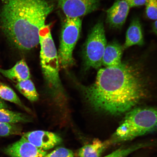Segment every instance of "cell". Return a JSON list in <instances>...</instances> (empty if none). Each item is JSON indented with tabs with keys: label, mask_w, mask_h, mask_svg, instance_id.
I'll return each mask as SVG.
<instances>
[{
	"label": "cell",
	"mask_w": 157,
	"mask_h": 157,
	"mask_svg": "<svg viewBox=\"0 0 157 157\" xmlns=\"http://www.w3.org/2000/svg\"><path fill=\"white\" fill-rule=\"evenodd\" d=\"M15 87L21 94L31 101H36L39 95L34 83L29 79L17 82Z\"/></svg>",
	"instance_id": "cell-16"
},
{
	"label": "cell",
	"mask_w": 157,
	"mask_h": 157,
	"mask_svg": "<svg viewBox=\"0 0 157 157\" xmlns=\"http://www.w3.org/2000/svg\"><path fill=\"white\" fill-rule=\"evenodd\" d=\"M110 145L109 140L102 142L96 139L92 144L85 145L80 148L78 151V156L79 157H100Z\"/></svg>",
	"instance_id": "cell-14"
},
{
	"label": "cell",
	"mask_w": 157,
	"mask_h": 157,
	"mask_svg": "<svg viewBox=\"0 0 157 157\" xmlns=\"http://www.w3.org/2000/svg\"><path fill=\"white\" fill-rule=\"evenodd\" d=\"M83 92L86 101L94 110L114 116L134 109L147 95L140 72L126 62L100 69L95 82L83 87Z\"/></svg>",
	"instance_id": "cell-1"
},
{
	"label": "cell",
	"mask_w": 157,
	"mask_h": 157,
	"mask_svg": "<svg viewBox=\"0 0 157 157\" xmlns=\"http://www.w3.org/2000/svg\"><path fill=\"white\" fill-rule=\"evenodd\" d=\"M81 19L66 17L63 25L58 54L59 64L67 68L74 62L73 52L79 39L82 24Z\"/></svg>",
	"instance_id": "cell-5"
},
{
	"label": "cell",
	"mask_w": 157,
	"mask_h": 157,
	"mask_svg": "<svg viewBox=\"0 0 157 157\" xmlns=\"http://www.w3.org/2000/svg\"><path fill=\"white\" fill-rule=\"evenodd\" d=\"M153 30L157 35V20L154 21L153 24Z\"/></svg>",
	"instance_id": "cell-24"
},
{
	"label": "cell",
	"mask_w": 157,
	"mask_h": 157,
	"mask_svg": "<svg viewBox=\"0 0 157 157\" xmlns=\"http://www.w3.org/2000/svg\"><path fill=\"white\" fill-rule=\"evenodd\" d=\"M125 113L109 140L111 145L131 140L157 130V108H134Z\"/></svg>",
	"instance_id": "cell-3"
},
{
	"label": "cell",
	"mask_w": 157,
	"mask_h": 157,
	"mask_svg": "<svg viewBox=\"0 0 157 157\" xmlns=\"http://www.w3.org/2000/svg\"><path fill=\"white\" fill-rule=\"evenodd\" d=\"M123 46L116 41L107 45L102 59V65L105 67L118 66L121 63L123 50Z\"/></svg>",
	"instance_id": "cell-11"
},
{
	"label": "cell",
	"mask_w": 157,
	"mask_h": 157,
	"mask_svg": "<svg viewBox=\"0 0 157 157\" xmlns=\"http://www.w3.org/2000/svg\"><path fill=\"white\" fill-rule=\"evenodd\" d=\"M146 13L149 19L157 20V0H146Z\"/></svg>",
	"instance_id": "cell-20"
},
{
	"label": "cell",
	"mask_w": 157,
	"mask_h": 157,
	"mask_svg": "<svg viewBox=\"0 0 157 157\" xmlns=\"http://www.w3.org/2000/svg\"><path fill=\"white\" fill-rule=\"evenodd\" d=\"M8 108V106L3 100L0 99V109H6Z\"/></svg>",
	"instance_id": "cell-23"
},
{
	"label": "cell",
	"mask_w": 157,
	"mask_h": 157,
	"mask_svg": "<svg viewBox=\"0 0 157 157\" xmlns=\"http://www.w3.org/2000/svg\"><path fill=\"white\" fill-rule=\"evenodd\" d=\"M2 1H7V0H2Z\"/></svg>",
	"instance_id": "cell-25"
},
{
	"label": "cell",
	"mask_w": 157,
	"mask_h": 157,
	"mask_svg": "<svg viewBox=\"0 0 157 157\" xmlns=\"http://www.w3.org/2000/svg\"><path fill=\"white\" fill-rule=\"evenodd\" d=\"M0 98L6 101L16 104L28 112L30 113L31 112L29 108L25 107L21 103L18 96L13 90L9 86L3 83H0Z\"/></svg>",
	"instance_id": "cell-17"
},
{
	"label": "cell",
	"mask_w": 157,
	"mask_h": 157,
	"mask_svg": "<svg viewBox=\"0 0 157 157\" xmlns=\"http://www.w3.org/2000/svg\"><path fill=\"white\" fill-rule=\"evenodd\" d=\"M45 157H75V156L71 150L64 147H59L47 154Z\"/></svg>",
	"instance_id": "cell-21"
},
{
	"label": "cell",
	"mask_w": 157,
	"mask_h": 157,
	"mask_svg": "<svg viewBox=\"0 0 157 157\" xmlns=\"http://www.w3.org/2000/svg\"><path fill=\"white\" fill-rule=\"evenodd\" d=\"M0 72L5 77L17 82L29 79L31 77L28 66L23 59L17 62L14 66L9 69L0 68Z\"/></svg>",
	"instance_id": "cell-12"
},
{
	"label": "cell",
	"mask_w": 157,
	"mask_h": 157,
	"mask_svg": "<svg viewBox=\"0 0 157 157\" xmlns=\"http://www.w3.org/2000/svg\"><path fill=\"white\" fill-rule=\"evenodd\" d=\"M32 118L25 114L9 110L6 109H0V122L17 124L19 123H29Z\"/></svg>",
	"instance_id": "cell-15"
},
{
	"label": "cell",
	"mask_w": 157,
	"mask_h": 157,
	"mask_svg": "<svg viewBox=\"0 0 157 157\" xmlns=\"http://www.w3.org/2000/svg\"><path fill=\"white\" fill-rule=\"evenodd\" d=\"M40 46V64L44 77L49 86L55 91L61 88L59 76L58 54L51 34L50 27L44 25L39 32Z\"/></svg>",
	"instance_id": "cell-4"
},
{
	"label": "cell",
	"mask_w": 157,
	"mask_h": 157,
	"mask_svg": "<svg viewBox=\"0 0 157 157\" xmlns=\"http://www.w3.org/2000/svg\"><path fill=\"white\" fill-rule=\"evenodd\" d=\"M130 8L125 0H117L107 11V24L111 28L121 29L126 20Z\"/></svg>",
	"instance_id": "cell-10"
},
{
	"label": "cell",
	"mask_w": 157,
	"mask_h": 157,
	"mask_svg": "<svg viewBox=\"0 0 157 157\" xmlns=\"http://www.w3.org/2000/svg\"><path fill=\"white\" fill-rule=\"evenodd\" d=\"M100 0H57L66 17L78 18L89 14L99 7Z\"/></svg>",
	"instance_id": "cell-7"
},
{
	"label": "cell",
	"mask_w": 157,
	"mask_h": 157,
	"mask_svg": "<svg viewBox=\"0 0 157 157\" xmlns=\"http://www.w3.org/2000/svg\"><path fill=\"white\" fill-rule=\"evenodd\" d=\"M144 44L142 26L139 19L135 18L128 29L125 42L123 46L124 50L134 45L142 46Z\"/></svg>",
	"instance_id": "cell-13"
},
{
	"label": "cell",
	"mask_w": 157,
	"mask_h": 157,
	"mask_svg": "<svg viewBox=\"0 0 157 157\" xmlns=\"http://www.w3.org/2000/svg\"><path fill=\"white\" fill-rule=\"evenodd\" d=\"M3 152L11 157H45L48 154L25 139L21 138L3 149Z\"/></svg>",
	"instance_id": "cell-9"
},
{
	"label": "cell",
	"mask_w": 157,
	"mask_h": 157,
	"mask_svg": "<svg viewBox=\"0 0 157 157\" xmlns=\"http://www.w3.org/2000/svg\"><path fill=\"white\" fill-rule=\"evenodd\" d=\"M0 77H1V75H0Z\"/></svg>",
	"instance_id": "cell-26"
},
{
	"label": "cell",
	"mask_w": 157,
	"mask_h": 157,
	"mask_svg": "<svg viewBox=\"0 0 157 157\" xmlns=\"http://www.w3.org/2000/svg\"><path fill=\"white\" fill-rule=\"evenodd\" d=\"M21 128L17 124H10L0 122V137L21 135Z\"/></svg>",
	"instance_id": "cell-19"
},
{
	"label": "cell",
	"mask_w": 157,
	"mask_h": 157,
	"mask_svg": "<svg viewBox=\"0 0 157 157\" xmlns=\"http://www.w3.org/2000/svg\"><path fill=\"white\" fill-rule=\"evenodd\" d=\"M103 23L99 21L91 29L84 48V62L86 69L99 68L102 64V59L107 46Z\"/></svg>",
	"instance_id": "cell-6"
},
{
	"label": "cell",
	"mask_w": 157,
	"mask_h": 157,
	"mask_svg": "<svg viewBox=\"0 0 157 157\" xmlns=\"http://www.w3.org/2000/svg\"><path fill=\"white\" fill-rule=\"evenodd\" d=\"M22 137L35 146L44 150L52 149L62 142V138L56 133L42 130L24 133Z\"/></svg>",
	"instance_id": "cell-8"
},
{
	"label": "cell",
	"mask_w": 157,
	"mask_h": 157,
	"mask_svg": "<svg viewBox=\"0 0 157 157\" xmlns=\"http://www.w3.org/2000/svg\"><path fill=\"white\" fill-rule=\"evenodd\" d=\"M53 9L48 0H7L0 13L2 29L19 50L28 51L39 44V32Z\"/></svg>",
	"instance_id": "cell-2"
},
{
	"label": "cell",
	"mask_w": 157,
	"mask_h": 157,
	"mask_svg": "<svg viewBox=\"0 0 157 157\" xmlns=\"http://www.w3.org/2000/svg\"><path fill=\"white\" fill-rule=\"evenodd\" d=\"M131 7L140 6L145 5L146 0H125Z\"/></svg>",
	"instance_id": "cell-22"
},
{
	"label": "cell",
	"mask_w": 157,
	"mask_h": 157,
	"mask_svg": "<svg viewBox=\"0 0 157 157\" xmlns=\"http://www.w3.org/2000/svg\"><path fill=\"white\" fill-rule=\"evenodd\" d=\"M152 143H139L125 148H120L104 157H126L129 154L139 149L150 146Z\"/></svg>",
	"instance_id": "cell-18"
}]
</instances>
